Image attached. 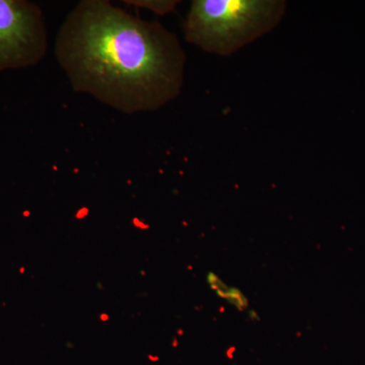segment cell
<instances>
[{
  "mask_svg": "<svg viewBox=\"0 0 365 365\" xmlns=\"http://www.w3.org/2000/svg\"><path fill=\"white\" fill-rule=\"evenodd\" d=\"M54 53L72 90L125 114L160 110L184 83L177 36L108 0L79 1L60 26Z\"/></svg>",
  "mask_w": 365,
  "mask_h": 365,
  "instance_id": "obj_1",
  "label": "cell"
},
{
  "mask_svg": "<svg viewBox=\"0 0 365 365\" xmlns=\"http://www.w3.org/2000/svg\"><path fill=\"white\" fill-rule=\"evenodd\" d=\"M285 7L278 0H195L182 32L203 51L228 56L273 30Z\"/></svg>",
  "mask_w": 365,
  "mask_h": 365,
  "instance_id": "obj_2",
  "label": "cell"
},
{
  "mask_svg": "<svg viewBox=\"0 0 365 365\" xmlns=\"http://www.w3.org/2000/svg\"><path fill=\"white\" fill-rule=\"evenodd\" d=\"M47 48L40 7L24 0H0V71L35 66Z\"/></svg>",
  "mask_w": 365,
  "mask_h": 365,
  "instance_id": "obj_3",
  "label": "cell"
},
{
  "mask_svg": "<svg viewBox=\"0 0 365 365\" xmlns=\"http://www.w3.org/2000/svg\"><path fill=\"white\" fill-rule=\"evenodd\" d=\"M124 4L128 6H133L137 7H143V9H148L153 13L160 14H167L174 11L176 7L177 1H155V0H127Z\"/></svg>",
  "mask_w": 365,
  "mask_h": 365,
  "instance_id": "obj_4",
  "label": "cell"
},
{
  "mask_svg": "<svg viewBox=\"0 0 365 365\" xmlns=\"http://www.w3.org/2000/svg\"><path fill=\"white\" fill-rule=\"evenodd\" d=\"M102 319H108V317H107V316H106V314H104V316H103V317H102Z\"/></svg>",
  "mask_w": 365,
  "mask_h": 365,
  "instance_id": "obj_5",
  "label": "cell"
}]
</instances>
